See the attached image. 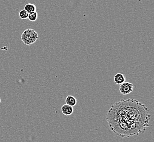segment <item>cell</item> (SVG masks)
I'll return each instance as SVG.
<instances>
[{
    "mask_svg": "<svg viewBox=\"0 0 154 142\" xmlns=\"http://www.w3.org/2000/svg\"><path fill=\"white\" fill-rule=\"evenodd\" d=\"M150 116L147 106L139 101L122 99L111 106L106 119L113 133L124 138L144 132Z\"/></svg>",
    "mask_w": 154,
    "mask_h": 142,
    "instance_id": "cell-1",
    "label": "cell"
},
{
    "mask_svg": "<svg viewBox=\"0 0 154 142\" xmlns=\"http://www.w3.org/2000/svg\"><path fill=\"white\" fill-rule=\"evenodd\" d=\"M38 39V33L33 29L25 30L21 36V40L25 45H30L36 42Z\"/></svg>",
    "mask_w": 154,
    "mask_h": 142,
    "instance_id": "cell-2",
    "label": "cell"
},
{
    "mask_svg": "<svg viewBox=\"0 0 154 142\" xmlns=\"http://www.w3.org/2000/svg\"><path fill=\"white\" fill-rule=\"evenodd\" d=\"M119 90L122 95H126L130 94L134 91V85L129 82H124L120 85Z\"/></svg>",
    "mask_w": 154,
    "mask_h": 142,
    "instance_id": "cell-3",
    "label": "cell"
},
{
    "mask_svg": "<svg viewBox=\"0 0 154 142\" xmlns=\"http://www.w3.org/2000/svg\"><path fill=\"white\" fill-rule=\"evenodd\" d=\"M73 108L72 106H68L67 104H64L61 106V111L62 113L66 116H71L73 113Z\"/></svg>",
    "mask_w": 154,
    "mask_h": 142,
    "instance_id": "cell-4",
    "label": "cell"
},
{
    "mask_svg": "<svg viewBox=\"0 0 154 142\" xmlns=\"http://www.w3.org/2000/svg\"><path fill=\"white\" fill-rule=\"evenodd\" d=\"M114 82L118 85H121L126 81V77L125 74L119 73L115 75L114 78Z\"/></svg>",
    "mask_w": 154,
    "mask_h": 142,
    "instance_id": "cell-5",
    "label": "cell"
},
{
    "mask_svg": "<svg viewBox=\"0 0 154 142\" xmlns=\"http://www.w3.org/2000/svg\"><path fill=\"white\" fill-rule=\"evenodd\" d=\"M77 102V99L75 98V97H74V96H71V95H69L66 98V104L72 106V107L75 106L76 105Z\"/></svg>",
    "mask_w": 154,
    "mask_h": 142,
    "instance_id": "cell-6",
    "label": "cell"
},
{
    "mask_svg": "<svg viewBox=\"0 0 154 142\" xmlns=\"http://www.w3.org/2000/svg\"><path fill=\"white\" fill-rule=\"evenodd\" d=\"M24 10H25L29 14L32 12H36V6L32 3H27L24 7Z\"/></svg>",
    "mask_w": 154,
    "mask_h": 142,
    "instance_id": "cell-7",
    "label": "cell"
},
{
    "mask_svg": "<svg viewBox=\"0 0 154 142\" xmlns=\"http://www.w3.org/2000/svg\"><path fill=\"white\" fill-rule=\"evenodd\" d=\"M38 18V13L36 12H32L29 14L28 19L31 21H35Z\"/></svg>",
    "mask_w": 154,
    "mask_h": 142,
    "instance_id": "cell-8",
    "label": "cell"
},
{
    "mask_svg": "<svg viewBox=\"0 0 154 142\" xmlns=\"http://www.w3.org/2000/svg\"><path fill=\"white\" fill-rule=\"evenodd\" d=\"M19 17L21 19L23 20H25L28 19V17H29V13L25 11V10H21L19 12Z\"/></svg>",
    "mask_w": 154,
    "mask_h": 142,
    "instance_id": "cell-9",
    "label": "cell"
},
{
    "mask_svg": "<svg viewBox=\"0 0 154 142\" xmlns=\"http://www.w3.org/2000/svg\"><path fill=\"white\" fill-rule=\"evenodd\" d=\"M0 103H1V98H0Z\"/></svg>",
    "mask_w": 154,
    "mask_h": 142,
    "instance_id": "cell-10",
    "label": "cell"
}]
</instances>
